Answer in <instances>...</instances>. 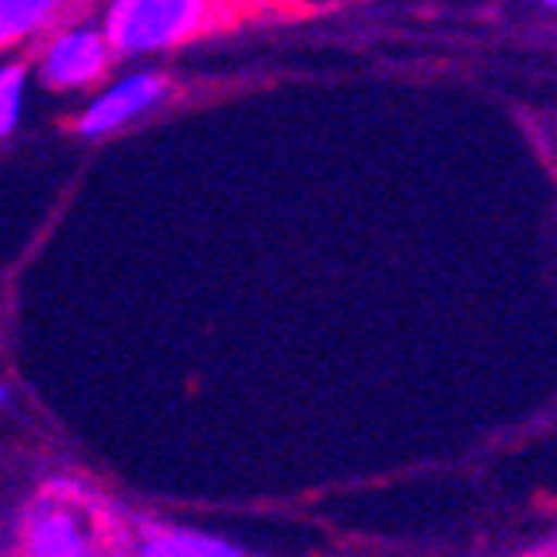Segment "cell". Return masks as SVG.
Instances as JSON below:
<instances>
[{
  "label": "cell",
  "instance_id": "277c9868",
  "mask_svg": "<svg viewBox=\"0 0 557 557\" xmlns=\"http://www.w3.org/2000/svg\"><path fill=\"white\" fill-rule=\"evenodd\" d=\"M168 94V83L160 75H129L121 78L117 86H110L106 94H98L90 106H86V113L78 117V133L83 137H106V133L121 129L125 121L140 117V113H149L152 106L164 102Z\"/></svg>",
  "mask_w": 557,
  "mask_h": 557
},
{
  "label": "cell",
  "instance_id": "7a4b0ae2",
  "mask_svg": "<svg viewBox=\"0 0 557 557\" xmlns=\"http://www.w3.org/2000/svg\"><path fill=\"white\" fill-rule=\"evenodd\" d=\"M98 530L90 522V507L78 499V487L59 483L32 507L24 549L36 557H83L98 549Z\"/></svg>",
  "mask_w": 557,
  "mask_h": 557
},
{
  "label": "cell",
  "instance_id": "5b68a950",
  "mask_svg": "<svg viewBox=\"0 0 557 557\" xmlns=\"http://www.w3.org/2000/svg\"><path fill=\"white\" fill-rule=\"evenodd\" d=\"M137 554H149V557H234V554H242V549L223 539H211V534H196V530L145 527L140 530Z\"/></svg>",
  "mask_w": 557,
  "mask_h": 557
},
{
  "label": "cell",
  "instance_id": "6da1fadb",
  "mask_svg": "<svg viewBox=\"0 0 557 557\" xmlns=\"http://www.w3.org/2000/svg\"><path fill=\"white\" fill-rule=\"evenodd\" d=\"M214 0H110L102 36L113 55H152L199 36L211 24Z\"/></svg>",
  "mask_w": 557,
  "mask_h": 557
},
{
  "label": "cell",
  "instance_id": "52a82bcc",
  "mask_svg": "<svg viewBox=\"0 0 557 557\" xmlns=\"http://www.w3.org/2000/svg\"><path fill=\"white\" fill-rule=\"evenodd\" d=\"M24 90H28V66L4 63L0 66V137H9L24 113Z\"/></svg>",
  "mask_w": 557,
  "mask_h": 557
},
{
  "label": "cell",
  "instance_id": "3957f363",
  "mask_svg": "<svg viewBox=\"0 0 557 557\" xmlns=\"http://www.w3.org/2000/svg\"><path fill=\"white\" fill-rule=\"evenodd\" d=\"M113 51L106 44V36L98 28H66L59 32L44 51V63H39V75L47 86H59V90H78V86H90L110 71Z\"/></svg>",
  "mask_w": 557,
  "mask_h": 557
},
{
  "label": "cell",
  "instance_id": "9c48e42d",
  "mask_svg": "<svg viewBox=\"0 0 557 557\" xmlns=\"http://www.w3.org/2000/svg\"><path fill=\"white\" fill-rule=\"evenodd\" d=\"M539 4H546V9H554V4H557V0H539Z\"/></svg>",
  "mask_w": 557,
  "mask_h": 557
},
{
  "label": "cell",
  "instance_id": "ba28073f",
  "mask_svg": "<svg viewBox=\"0 0 557 557\" xmlns=\"http://www.w3.org/2000/svg\"><path fill=\"white\" fill-rule=\"evenodd\" d=\"M9 398H12V394H9V386H4V382H0V406H9Z\"/></svg>",
  "mask_w": 557,
  "mask_h": 557
},
{
  "label": "cell",
  "instance_id": "8992f818",
  "mask_svg": "<svg viewBox=\"0 0 557 557\" xmlns=\"http://www.w3.org/2000/svg\"><path fill=\"white\" fill-rule=\"evenodd\" d=\"M66 0H0V47L36 36L59 16Z\"/></svg>",
  "mask_w": 557,
  "mask_h": 557
}]
</instances>
